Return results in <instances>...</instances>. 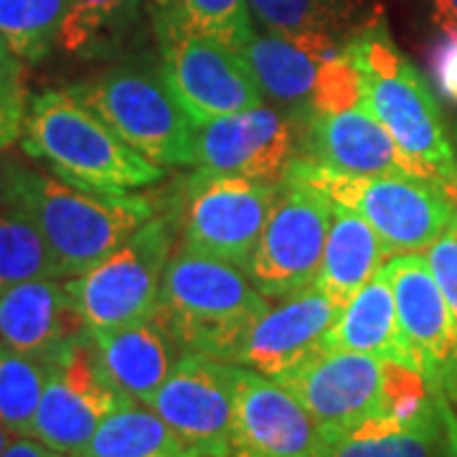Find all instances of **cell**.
<instances>
[{
  "label": "cell",
  "mask_w": 457,
  "mask_h": 457,
  "mask_svg": "<svg viewBox=\"0 0 457 457\" xmlns=\"http://www.w3.org/2000/svg\"><path fill=\"white\" fill-rule=\"evenodd\" d=\"M343 46L359 71L369 110L402 155L422 179L457 186L455 145L445 130L440 104L420 69L396 49L384 21H369Z\"/></svg>",
  "instance_id": "cell-1"
},
{
  "label": "cell",
  "mask_w": 457,
  "mask_h": 457,
  "mask_svg": "<svg viewBox=\"0 0 457 457\" xmlns=\"http://www.w3.org/2000/svg\"><path fill=\"white\" fill-rule=\"evenodd\" d=\"M272 381L305 407L326 450L371 417H411L432 396L420 371L353 351H318Z\"/></svg>",
  "instance_id": "cell-2"
},
{
  "label": "cell",
  "mask_w": 457,
  "mask_h": 457,
  "mask_svg": "<svg viewBox=\"0 0 457 457\" xmlns=\"http://www.w3.org/2000/svg\"><path fill=\"white\" fill-rule=\"evenodd\" d=\"M13 209L41 231L62 278L89 272L155 216L145 196L79 188L26 165L18 170Z\"/></svg>",
  "instance_id": "cell-3"
},
{
  "label": "cell",
  "mask_w": 457,
  "mask_h": 457,
  "mask_svg": "<svg viewBox=\"0 0 457 457\" xmlns=\"http://www.w3.org/2000/svg\"><path fill=\"white\" fill-rule=\"evenodd\" d=\"M21 147L49 165L56 179L104 194H130L163 179L150 163L69 89H54L29 99Z\"/></svg>",
  "instance_id": "cell-4"
},
{
  "label": "cell",
  "mask_w": 457,
  "mask_h": 457,
  "mask_svg": "<svg viewBox=\"0 0 457 457\" xmlns=\"http://www.w3.org/2000/svg\"><path fill=\"white\" fill-rule=\"evenodd\" d=\"M158 305L186 353L234 363L249 328L270 311V300L242 267L180 246L170 254Z\"/></svg>",
  "instance_id": "cell-5"
},
{
  "label": "cell",
  "mask_w": 457,
  "mask_h": 457,
  "mask_svg": "<svg viewBox=\"0 0 457 457\" xmlns=\"http://www.w3.org/2000/svg\"><path fill=\"white\" fill-rule=\"evenodd\" d=\"M290 176L311 180L336 204L363 216L389 257L420 254L453 227L457 186L422 176H351L295 158Z\"/></svg>",
  "instance_id": "cell-6"
},
{
  "label": "cell",
  "mask_w": 457,
  "mask_h": 457,
  "mask_svg": "<svg viewBox=\"0 0 457 457\" xmlns=\"http://www.w3.org/2000/svg\"><path fill=\"white\" fill-rule=\"evenodd\" d=\"M110 130L161 168L196 165V122L165 87L161 71L117 66L69 87Z\"/></svg>",
  "instance_id": "cell-7"
},
{
  "label": "cell",
  "mask_w": 457,
  "mask_h": 457,
  "mask_svg": "<svg viewBox=\"0 0 457 457\" xmlns=\"http://www.w3.org/2000/svg\"><path fill=\"white\" fill-rule=\"evenodd\" d=\"M165 87L194 122L260 107L262 89L245 56L194 29L179 0H153Z\"/></svg>",
  "instance_id": "cell-8"
},
{
  "label": "cell",
  "mask_w": 457,
  "mask_h": 457,
  "mask_svg": "<svg viewBox=\"0 0 457 457\" xmlns=\"http://www.w3.org/2000/svg\"><path fill=\"white\" fill-rule=\"evenodd\" d=\"M333 198L311 180L285 176L260 245L252 254L246 275L267 300H290L315 287L328 231Z\"/></svg>",
  "instance_id": "cell-9"
},
{
  "label": "cell",
  "mask_w": 457,
  "mask_h": 457,
  "mask_svg": "<svg viewBox=\"0 0 457 457\" xmlns=\"http://www.w3.org/2000/svg\"><path fill=\"white\" fill-rule=\"evenodd\" d=\"M176 228V212L153 216L89 272L66 279L92 333L128 326L155 312Z\"/></svg>",
  "instance_id": "cell-10"
},
{
  "label": "cell",
  "mask_w": 457,
  "mask_h": 457,
  "mask_svg": "<svg viewBox=\"0 0 457 457\" xmlns=\"http://www.w3.org/2000/svg\"><path fill=\"white\" fill-rule=\"evenodd\" d=\"M279 180L209 176L196 170L186 180L176 212L183 249L246 270L278 198Z\"/></svg>",
  "instance_id": "cell-11"
},
{
  "label": "cell",
  "mask_w": 457,
  "mask_h": 457,
  "mask_svg": "<svg viewBox=\"0 0 457 457\" xmlns=\"http://www.w3.org/2000/svg\"><path fill=\"white\" fill-rule=\"evenodd\" d=\"M132 404L137 402L120 392L104 371L95 336H89L51 363L31 437L62 455L74 457L89 445L110 414Z\"/></svg>",
  "instance_id": "cell-12"
},
{
  "label": "cell",
  "mask_w": 457,
  "mask_h": 457,
  "mask_svg": "<svg viewBox=\"0 0 457 457\" xmlns=\"http://www.w3.org/2000/svg\"><path fill=\"white\" fill-rule=\"evenodd\" d=\"M147 407L191 457H234V363L183 353Z\"/></svg>",
  "instance_id": "cell-13"
},
{
  "label": "cell",
  "mask_w": 457,
  "mask_h": 457,
  "mask_svg": "<svg viewBox=\"0 0 457 457\" xmlns=\"http://www.w3.org/2000/svg\"><path fill=\"white\" fill-rule=\"evenodd\" d=\"M303 125L293 114L252 107L196 125V168L209 176L282 180L297 158Z\"/></svg>",
  "instance_id": "cell-14"
},
{
  "label": "cell",
  "mask_w": 457,
  "mask_h": 457,
  "mask_svg": "<svg viewBox=\"0 0 457 457\" xmlns=\"http://www.w3.org/2000/svg\"><path fill=\"white\" fill-rule=\"evenodd\" d=\"M396 312L432 389L457 404V318L422 254H396L384 264Z\"/></svg>",
  "instance_id": "cell-15"
},
{
  "label": "cell",
  "mask_w": 457,
  "mask_h": 457,
  "mask_svg": "<svg viewBox=\"0 0 457 457\" xmlns=\"http://www.w3.org/2000/svg\"><path fill=\"white\" fill-rule=\"evenodd\" d=\"M234 457H328V450L293 394L234 363Z\"/></svg>",
  "instance_id": "cell-16"
},
{
  "label": "cell",
  "mask_w": 457,
  "mask_h": 457,
  "mask_svg": "<svg viewBox=\"0 0 457 457\" xmlns=\"http://www.w3.org/2000/svg\"><path fill=\"white\" fill-rule=\"evenodd\" d=\"M297 158L351 176H420L363 97L312 114Z\"/></svg>",
  "instance_id": "cell-17"
},
{
  "label": "cell",
  "mask_w": 457,
  "mask_h": 457,
  "mask_svg": "<svg viewBox=\"0 0 457 457\" xmlns=\"http://www.w3.org/2000/svg\"><path fill=\"white\" fill-rule=\"evenodd\" d=\"M343 51L341 41L323 33H254L242 51L262 92L300 125L311 120L328 64Z\"/></svg>",
  "instance_id": "cell-18"
},
{
  "label": "cell",
  "mask_w": 457,
  "mask_h": 457,
  "mask_svg": "<svg viewBox=\"0 0 457 457\" xmlns=\"http://www.w3.org/2000/svg\"><path fill=\"white\" fill-rule=\"evenodd\" d=\"M341 312L343 308L318 287L282 300V305L270 308L249 328L234 363L267 378L285 374L320 351Z\"/></svg>",
  "instance_id": "cell-19"
},
{
  "label": "cell",
  "mask_w": 457,
  "mask_h": 457,
  "mask_svg": "<svg viewBox=\"0 0 457 457\" xmlns=\"http://www.w3.org/2000/svg\"><path fill=\"white\" fill-rule=\"evenodd\" d=\"M89 336L66 282L31 279L0 293V341L29 356L54 363Z\"/></svg>",
  "instance_id": "cell-20"
},
{
  "label": "cell",
  "mask_w": 457,
  "mask_h": 457,
  "mask_svg": "<svg viewBox=\"0 0 457 457\" xmlns=\"http://www.w3.org/2000/svg\"><path fill=\"white\" fill-rule=\"evenodd\" d=\"M92 336L117 389L145 407L186 353L161 305L147 318Z\"/></svg>",
  "instance_id": "cell-21"
},
{
  "label": "cell",
  "mask_w": 457,
  "mask_h": 457,
  "mask_svg": "<svg viewBox=\"0 0 457 457\" xmlns=\"http://www.w3.org/2000/svg\"><path fill=\"white\" fill-rule=\"evenodd\" d=\"M328 457H457L453 402L432 389L411 417H371L330 445Z\"/></svg>",
  "instance_id": "cell-22"
},
{
  "label": "cell",
  "mask_w": 457,
  "mask_h": 457,
  "mask_svg": "<svg viewBox=\"0 0 457 457\" xmlns=\"http://www.w3.org/2000/svg\"><path fill=\"white\" fill-rule=\"evenodd\" d=\"M320 351H353L381 361H392L422 374L420 359L404 336V328L396 312L392 282L381 267L376 278L363 285L345 308L336 326L328 330ZM425 376V374H422Z\"/></svg>",
  "instance_id": "cell-23"
},
{
  "label": "cell",
  "mask_w": 457,
  "mask_h": 457,
  "mask_svg": "<svg viewBox=\"0 0 457 457\" xmlns=\"http://www.w3.org/2000/svg\"><path fill=\"white\" fill-rule=\"evenodd\" d=\"M386 249L371 224L343 204L333 201L323 267L315 287L345 308L386 264Z\"/></svg>",
  "instance_id": "cell-24"
},
{
  "label": "cell",
  "mask_w": 457,
  "mask_h": 457,
  "mask_svg": "<svg viewBox=\"0 0 457 457\" xmlns=\"http://www.w3.org/2000/svg\"><path fill=\"white\" fill-rule=\"evenodd\" d=\"M249 8L267 31L323 33L341 44L376 18L366 0H249Z\"/></svg>",
  "instance_id": "cell-25"
},
{
  "label": "cell",
  "mask_w": 457,
  "mask_h": 457,
  "mask_svg": "<svg viewBox=\"0 0 457 457\" xmlns=\"http://www.w3.org/2000/svg\"><path fill=\"white\" fill-rule=\"evenodd\" d=\"M74 457H191L183 442L150 407L120 409L110 414L89 445Z\"/></svg>",
  "instance_id": "cell-26"
},
{
  "label": "cell",
  "mask_w": 457,
  "mask_h": 457,
  "mask_svg": "<svg viewBox=\"0 0 457 457\" xmlns=\"http://www.w3.org/2000/svg\"><path fill=\"white\" fill-rule=\"evenodd\" d=\"M145 0H66L59 49L74 56H102L117 46L143 13Z\"/></svg>",
  "instance_id": "cell-27"
},
{
  "label": "cell",
  "mask_w": 457,
  "mask_h": 457,
  "mask_svg": "<svg viewBox=\"0 0 457 457\" xmlns=\"http://www.w3.org/2000/svg\"><path fill=\"white\" fill-rule=\"evenodd\" d=\"M51 363L0 341V422L13 437H31Z\"/></svg>",
  "instance_id": "cell-28"
},
{
  "label": "cell",
  "mask_w": 457,
  "mask_h": 457,
  "mask_svg": "<svg viewBox=\"0 0 457 457\" xmlns=\"http://www.w3.org/2000/svg\"><path fill=\"white\" fill-rule=\"evenodd\" d=\"M64 13L66 0H0V41L36 64L59 46Z\"/></svg>",
  "instance_id": "cell-29"
},
{
  "label": "cell",
  "mask_w": 457,
  "mask_h": 457,
  "mask_svg": "<svg viewBox=\"0 0 457 457\" xmlns=\"http://www.w3.org/2000/svg\"><path fill=\"white\" fill-rule=\"evenodd\" d=\"M31 279H62L59 264L29 216L0 209V293Z\"/></svg>",
  "instance_id": "cell-30"
},
{
  "label": "cell",
  "mask_w": 457,
  "mask_h": 457,
  "mask_svg": "<svg viewBox=\"0 0 457 457\" xmlns=\"http://www.w3.org/2000/svg\"><path fill=\"white\" fill-rule=\"evenodd\" d=\"M179 5L194 29L237 54H242L257 33L249 0H179Z\"/></svg>",
  "instance_id": "cell-31"
},
{
  "label": "cell",
  "mask_w": 457,
  "mask_h": 457,
  "mask_svg": "<svg viewBox=\"0 0 457 457\" xmlns=\"http://www.w3.org/2000/svg\"><path fill=\"white\" fill-rule=\"evenodd\" d=\"M427 262L440 285L442 295L457 318V231L453 227L427 249Z\"/></svg>",
  "instance_id": "cell-32"
},
{
  "label": "cell",
  "mask_w": 457,
  "mask_h": 457,
  "mask_svg": "<svg viewBox=\"0 0 457 457\" xmlns=\"http://www.w3.org/2000/svg\"><path fill=\"white\" fill-rule=\"evenodd\" d=\"M429 69L437 89L457 104V29L442 31V38L429 54Z\"/></svg>",
  "instance_id": "cell-33"
},
{
  "label": "cell",
  "mask_w": 457,
  "mask_h": 457,
  "mask_svg": "<svg viewBox=\"0 0 457 457\" xmlns=\"http://www.w3.org/2000/svg\"><path fill=\"white\" fill-rule=\"evenodd\" d=\"M26 89H3L0 87V153L21 140L26 120Z\"/></svg>",
  "instance_id": "cell-34"
},
{
  "label": "cell",
  "mask_w": 457,
  "mask_h": 457,
  "mask_svg": "<svg viewBox=\"0 0 457 457\" xmlns=\"http://www.w3.org/2000/svg\"><path fill=\"white\" fill-rule=\"evenodd\" d=\"M21 161L0 153V209H13V196H16V179L21 170Z\"/></svg>",
  "instance_id": "cell-35"
},
{
  "label": "cell",
  "mask_w": 457,
  "mask_h": 457,
  "mask_svg": "<svg viewBox=\"0 0 457 457\" xmlns=\"http://www.w3.org/2000/svg\"><path fill=\"white\" fill-rule=\"evenodd\" d=\"M21 59L0 41V87L3 89H23V69Z\"/></svg>",
  "instance_id": "cell-36"
},
{
  "label": "cell",
  "mask_w": 457,
  "mask_h": 457,
  "mask_svg": "<svg viewBox=\"0 0 457 457\" xmlns=\"http://www.w3.org/2000/svg\"><path fill=\"white\" fill-rule=\"evenodd\" d=\"M0 457H66L56 450H51L49 445L33 440V437H13L11 445L5 447V453Z\"/></svg>",
  "instance_id": "cell-37"
},
{
  "label": "cell",
  "mask_w": 457,
  "mask_h": 457,
  "mask_svg": "<svg viewBox=\"0 0 457 457\" xmlns=\"http://www.w3.org/2000/svg\"><path fill=\"white\" fill-rule=\"evenodd\" d=\"M435 23L442 31L457 29V0H435Z\"/></svg>",
  "instance_id": "cell-38"
},
{
  "label": "cell",
  "mask_w": 457,
  "mask_h": 457,
  "mask_svg": "<svg viewBox=\"0 0 457 457\" xmlns=\"http://www.w3.org/2000/svg\"><path fill=\"white\" fill-rule=\"evenodd\" d=\"M11 440H13V435H11V432L5 429V425L0 422V455L5 453V447L11 445Z\"/></svg>",
  "instance_id": "cell-39"
},
{
  "label": "cell",
  "mask_w": 457,
  "mask_h": 457,
  "mask_svg": "<svg viewBox=\"0 0 457 457\" xmlns=\"http://www.w3.org/2000/svg\"><path fill=\"white\" fill-rule=\"evenodd\" d=\"M453 228L457 231V212H455V219H453Z\"/></svg>",
  "instance_id": "cell-40"
},
{
  "label": "cell",
  "mask_w": 457,
  "mask_h": 457,
  "mask_svg": "<svg viewBox=\"0 0 457 457\" xmlns=\"http://www.w3.org/2000/svg\"><path fill=\"white\" fill-rule=\"evenodd\" d=\"M455 155H457V130H455Z\"/></svg>",
  "instance_id": "cell-41"
}]
</instances>
